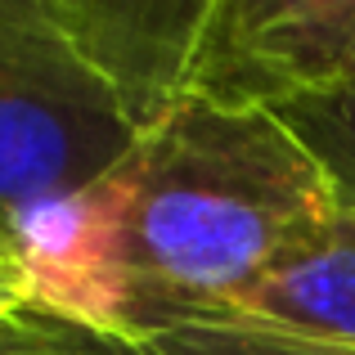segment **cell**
Instances as JSON below:
<instances>
[{
  "mask_svg": "<svg viewBox=\"0 0 355 355\" xmlns=\"http://www.w3.org/2000/svg\"><path fill=\"white\" fill-rule=\"evenodd\" d=\"M139 355H355L347 347H320L275 329L220 320V324H184V329L157 333V338L130 342Z\"/></svg>",
  "mask_w": 355,
  "mask_h": 355,
  "instance_id": "7",
  "label": "cell"
},
{
  "mask_svg": "<svg viewBox=\"0 0 355 355\" xmlns=\"http://www.w3.org/2000/svg\"><path fill=\"white\" fill-rule=\"evenodd\" d=\"M266 113L293 135V144L315 166L329 207L355 216V72L297 90Z\"/></svg>",
  "mask_w": 355,
  "mask_h": 355,
  "instance_id": "6",
  "label": "cell"
},
{
  "mask_svg": "<svg viewBox=\"0 0 355 355\" xmlns=\"http://www.w3.org/2000/svg\"><path fill=\"white\" fill-rule=\"evenodd\" d=\"M135 139L45 0H0V216L18 230L86 193Z\"/></svg>",
  "mask_w": 355,
  "mask_h": 355,
  "instance_id": "2",
  "label": "cell"
},
{
  "mask_svg": "<svg viewBox=\"0 0 355 355\" xmlns=\"http://www.w3.org/2000/svg\"><path fill=\"white\" fill-rule=\"evenodd\" d=\"M234 320L355 351V216L329 211L302 230L243 293Z\"/></svg>",
  "mask_w": 355,
  "mask_h": 355,
  "instance_id": "5",
  "label": "cell"
},
{
  "mask_svg": "<svg viewBox=\"0 0 355 355\" xmlns=\"http://www.w3.org/2000/svg\"><path fill=\"white\" fill-rule=\"evenodd\" d=\"M355 0H211L189 99L275 108L297 90L347 77Z\"/></svg>",
  "mask_w": 355,
  "mask_h": 355,
  "instance_id": "3",
  "label": "cell"
},
{
  "mask_svg": "<svg viewBox=\"0 0 355 355\" xmlns=\"http://www.w3.org/2000/svg\"><path fill=\"white\" fill-rule=\"evenodd\" d=\"M329 198L266 108L184 99L86 193L18 225L36 311L144 342L234 320Z\"/></svg>",
  "mask_w": 355,
  "mask_h": 355,
  "instance_id": "1",
  "label": "cell"
},
{
  "mask_svg": "<svg viewBox=\"0 0 355 355\" xmlns=\"http://www.w3.org/2000/svg\"><path fill=\"white\" fill-rule=\"evenodd\" d=\"M0 261H23V239L5 216H0Z\"/></svg>",
  "mask_w": 355,
  "mask_h": 355,
  "instance_id": "10",
  "label": "cell"
},
{
  "mask_svg": "<svg viewBox=\"0 0 355 355\" xmlns=\"http://www.w3.org/2000/svg\"><path fill=\"white\" fill-rule=\"evenodd\" d=\"M135 135L162 126L193 90L211 0H45Z\"/></svg>",
  "mask_w": 355,
  "mask_h": 355,
  "instance_id": "4",
  "label": "cell"
},
{
  "mask_svg": "<svg viewBox=\"0 0 355 355\" xmlns=\"http://www.w3.org/2000/svg\"><path fill=\"white\" fill-rule=\"evenodd\" d=\"M0 355H139V351L121 338L86 329V324L59 320L50 311H32L18 329V338L0 347Z\"/></svg>",
  "mask_w": 355,
  "mask_h": 355,
  "instance_id": "8",
  "label": "cell"
},
{
  "mask_svg": "<svg viewBox=\"0 0 355 355\" xmlns=\"http://www.w3.org/2000/svg\"><path fill=\"white\" fill-rule=\"evenodd\" d=\"M351 72H355V59H351Z\"/></svg>",
  "mask_w": 355,
  "mask_h": 355,
  "instance_id": "12",
  "label": "cell"
},
{
  "mask_svg": "<svg viewBox=\"0 0 355 355\" xmlns=\"http://www.w3.org/2000/svg\"><path fill=\"white\" fill-rule=\"evenodd\" d=\"M23 320H27V315H23ZM23 320H14V324H0V347L18 338V329H23Z\"/></svg>",
  "mask_w": 355,
  "mask_h": 355,
  "instance_id": "11",
  "label": "cell"
},
{
  "mask_svg": "<svg viewBox=\"0 0 355 355\" xmlns=\"http://www.w3.org/2000/svg\"><path fill=\"white\" fill-rule=\"evenodd\" d=\"M32 279H27L23 261H0V324H14L23 315H32Z\"/></svg>",
  "mask_w": 355,
  "mask_h": 355,
  "instance_id": "9",
  "label": "cell"
}]
</instances>
